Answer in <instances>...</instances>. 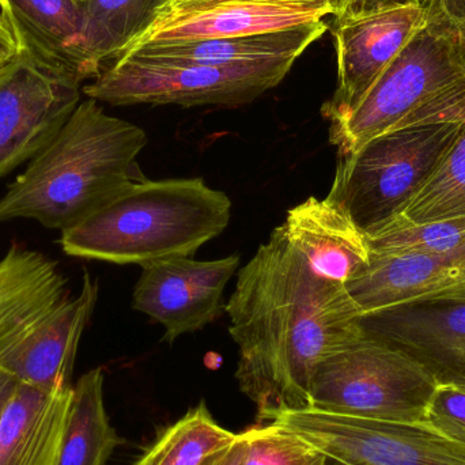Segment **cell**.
I'll return each mask as SVG.
<instances>
[{
  "mask_svg": "<svg viewBox=\"0 0 465 465\" xmlns=\"http://www.w3.org/2000/svg\"><path fill=\"white\" fill-rule=\"evenodd\" d=\"M225 311L238 346L235 380L257 426L312 409V384L331 355L365 335L346 286L320 276L281 226L238 272Z\"/></svg>",
  "mask_w": 465,
  "mask_h": 465,
  "instance_id": "6da1fadb",
  "label": "cell"
},
{
  "mask_svg": "<svg viewBox=\"0 0 465 465\" xmlns=\"http://www.w3.org/2000/svg\"><path fill=\"white\" fill-rule=\"evenodd\" d=\"M138 125L109 116L98 101L79 103L54 138L0 199V223L16 218L67 231L143 174Z\"/></svg>",
  "mask_w": 465,
  "mask_h": 465,
  "instance_id": "7a4b0ae2",
  "label": "cell"
},
{
  "mask_svg": "<svg viewBox=\"0 0 465 465\" xmlns=\"http://www.w3.org/2000/svg\"><path fill=\"white\" fill-rule=\"evenodd\" d=\"M232 201L203 179L141 177L62 232L70 256L144 267L191 256L228 228Z\"/></svg>",
  "mask_w": 465,
  "mask_h": 465,
  "instance_id": "3957f363",
  "label": "cell"
},
{
  "mask_svg": "<svg viewBox=\"0 0 465 465\" xmlns=\"http://www.w3.org/2000/svg\"><path fill=\"white\" fill-rule=\"evenodd\" d=\"M465 94L452 117L401 125L339 158L327 199L366 235L396 220L430 182L460 134Z\"/></svg>",
  "mask_w": 465,
  "mask_h": 465,
  "instance_id": "277c9868",
  "label": "cell"
},
{
  "mask_svg": "<svg viewBox=\"0 0 465 465\" xmlns=\"http://www.w3.org/2000/svg\"><path fill=\"white\" fill-rule=\"evenodd\" d=\"M439 381L403 350L363 335L319 366L312 384V409L385 422L425 423Z\"/></svg>",
  "mask_w": 465,
  "mask_h": 465,
  "instance_id": "5b68a950",
  "label": "cell"
},
{
  "mask_svg": "<svg viewBox=\"0 0 465 465\" xmlns=\"http://www.w3.org/2000/svg\"><path fill=\"white\" fill-rule=\"evenodd\" d=\"M298 57L286 56L242 64L190 65L153 62L123 54L84 87L98 103L111 105H245L278 86Z\"/></svg>",
  "mask_w": 465,
  "mask_h": 465,
  "instance_id": "8992f818",
  "label": "cell"
},
{
  "mask_svg": "<svg viewBox=\"0 0 465 465\" xmlns=\"http://www.w3.org/2000/svg\"><path fill=\"white\" fill-rule=\"evenodd\" d=\"M464 70L441 25L429 19L391 63L357 108L330 124V141L339 158L398 128L410 114L463 78Z\"/></svg>",
  "mask_w": 465,
  "mask_h": 465,
  "instance_id": "52a82bcc",
  "label": "cell"
},
{
  "mask_svg": "<svg viewBox=\"0 0 465 465\" xmlns=\"http://www.w3.org/2000/svg\"><path fill=\"white\" fill-rule=\"evenodd\" d=\"M270 423L341 465H465V447L425 423L385 422L322 410L282 412Z\"/></svg>",
  "mask_w": 465,
  "mask_h": 465,
  "instance_id": "ba28073f",
  "label": "cell"
},
{
  "mask_svg": "<svg viewBox=\"0 0 465 465\" xmlns=\"http://www.w3.org/2000/svg\"><path fill=\"white\" fill-rule=\"evenodd\" d=\"M79 86L21 49L0 67V179L54 138L81 103Z\"/></svg>",
  "mask_w": 465,
  "mask_h": 465,
  "instance_id": "9c48e42d",
  "label": "cell"
},
{
  "mask_svg": "<svg viewBox=\"0 0 465 465\" xmlns=\"http://www.w3.org/2000/svg\"><path fill=\"white\" fill-rule=\"evenodd\" d=\"M428 25V8L415 3L335 18L332 33L338 86L322 106L324 119L333 124L349 116L391 63Z\"/></svg>",
  "mask_w": 465,
  "mask_h": 465,
  "instance_id": "30bf717a",
  "label": "cell"
},
{
  "mask_svg": "<svg viewBox=\"0 0 465 465\" xmlns=\"http://www.w3.org/2000/svg\"><path fill=\"white\" fill-rule=\"evenodd\" d=\"M330 15L335 16L331 0H166L131 48L155 41L262 35Z\"/></svg>",
  "mask_w": 465,
  "mask_h": 465,
  "instance_id": "8fae6325",
  "label": "cell"
},
{
  "mask_svg": "<svg viewBox=\"0 0 465 465\" xmlns=\"http://www.w3.org/2000/svg\"><path fill=\"white\" fill-rule=\"evenodd\" d=\"M240 260L238 254L207 262L182 256L144 265L134 309L163 324L168 343L203 330L220 316L223 292Z\"/></svg>",
  "mask_w": 465,
  "mask_h": 465,
  "instance_id": "7c38bea8",
  "label": "cell"
},
{
  "mask_svg": "<svg viewBox=\"0 0 465 465\" xmlns=\"http://www.w3.org/2000/svg\"><path fill=\"white\" fill-rule=\"evenodd\" d=\"M365 335L403 350L439 380L465 376V295L423 298L361 317Z\"/></svg>",
  "mask_w": 465,
  "mask_h": 465,
  "instance_id": "4fadbf2b",
  "label": "cell"
},
{
  "mask_svg": "<svg viewBox=\"0 0 465 465\" xmlns=\"http://www.w3.org/2000/svg\"><path fill=\"white\" fill-rule=\"evenodd\" d=\"M361 313L423 298L465 294V241L440 253L376 254L346 284Z\"/></svg>",
  "mask_w": 465,
  "mask_h": 465,
  "instance_id": "5bb4252c",
  "label": "cell"
},
{
  "mask_svg": "<svg viewBox=\"0 0 465 465\" xmlns=\"http://www.w3.org/2000/svg\"><path fill=\"white\" fill-rule=\"evenodd\" d=\"M98 298V284L84 273L78 297L67 298L38 324L2 368L19 381L43 390L74 387L76 351Z\"/></svg>",
  "mask_w": 465,
  "mask_h": 465,
  "instance_id": "9a60e30c",
  "label": "cell"
},
{
  "mask_svg": "<svg viewBox=\"0 0 465 465\" xmlns=\"http://www.w3.org/2000/svg\"><path fill=\"white\" fill-rule=\"evenodd\" d=\"M281 228L290 243L327 281L346 286L371 260L365 232L327 198L311 196L292 207Z\"/></svg>",
  "mask_w": 465,
  "mask_h": 465,
  "instance_id": "2e32d148",
  "label": "cell"
},
{
  "mask_svg": "<svg viewBox=\"0 0 465 465\" xmlns=\"http://www.w3.org/2000/svg\"><path fill=\"white\" fill-rule=\"evenodd\" d=\"M67 298L65 279L54 262L37 252L11 246L0 260V368Z\"/></svg>",
  "mask_w": 465,
  "mask_h": 465,
  "instance_id": "e0dca14e",
  "label": "cell"
},
{
  "mask_svg": "<svg viewBox=\"0 0 465 465\" xmlns=\"http://www.w3.org/2000/svg\"><path fill=\"white\" fill-rule=\"evenodd\" d=\"M73 388L43 390L16 379L0 420V465H56Z\"/></svg>",
  "mask_w": 465,
  "mask_h": 465,
  "instance_id": "ac0fdd59",
  "label": "cell"
},
{
  "mask_svg": "<svg viewBox=\"0 0 465 465\" xmlns=\"http://www.w3.org/2000/svg\"><path fill=\"white\" fill-rule=\"evenodd\" d=\"M327 30V22L320 21L292 29L245 37L144 43L134 46L124 54H134L169 64L223 67L275 57H300Z\"/></svg>",
  "mask_w": 465,
  "mask_h": 465,
  "instance_id": "d6986e66",
  "label": "cell"
},
{
  "mask_svg": "<svg viewBox=\"0 0 465 465\" xmlns=\"http://www.w3.org/2000/svg\"><path fill=\"white\" fill-rule=\"evenodd\" d=\"M19 49L40 67L81 84L70 48L84 21V0H0Z\"/></svg>",
  "mask_w": 465,
  "mask_h": 465,
  "instance_id": "ffe728a7",
  "label": "cell"
},
{
  "mask_svg": "<svg viewBox=\"0 0 465 465\" xmlns=\"http://www.w3.org/2000/svg\"><path fill=\"white\" fill-rule=\"evenodd\" d=\"M166 0H84V21L70 48L82 82L95 79L149 29Z\"/></svg>",
  "mask_w": 465,
  "mask_h": 465,
  "instance_id": "44dd1931",
  "label": "cell"
},
{
  "mask_svg": "<svg viewBox=\"0 0 465 465\" xmlns=\"http://www.w3.org/2000/svg\"><path fill=\"white\" fill-rule=\"evenodd\" d=\"M120 442L104 403L103 369H93L74 385L56 465H106Z\"/></svg>",
  "mask_w": 465,
  "mask_h": 465,
  "instance_id": "7402d4cb",
  "label": "cell"
},
{
  "mask_svg": "<svg viewBox=\"0 0 465 465\" xmlns=\"http://www.w3.org/2000/svg\"><path fill=\"white\" fill-rule=\"evenodd\" d=\"M238 434L223 428L202 401L169 426L134 465H204L231 447Z\"/></svg>",
  "mask_w": 465,
  "mask_h": 465,
  "instance_id": "603a6c76",
  "label": "cell"
},
{
  "mask_svg": "<svg viewBox=\"0 0 465 465\" xmlns=\"http://www.w3.org/2000/svg\"><path fill=\"white\" fill-rule=\"evenodd\" d=\"M455 218H465V114L458 139L430 182L393 223L379 232Z\"/></svg>",
  "mask_w": 465,
  "mask_h": 465,
  "instance_id": "cb8c5ba5",
  "label": "cell"
},
{
  "mask_svg": "<svg viewBox=\"0 0 465 465\" xmlns=\"http://www.w3.org/2000/svg\"><path fill=\"white\" fill-rule=\"evenodd\" d=\"M246 453L241 465H327V456L286 429L260 425L243 431Z\"/></svg>",
  "mask_w": 465,
  "mask_h": 465,
  "instance_id": "d4e9b609",
  "label": "cell"
},
{
  "mask_svg": "<svg viewBox=\"0 0 465 465\" xmlns=\"http://www.w3.org/2000/svg\"><path fill=\"white\" fill-rule=\"evenodd\" d=\"M425 425L465 447V376L440 380L426 410Z\"/></svg>",
  "mask_w": 465,
  "mask_h": 465,
  "instance_id": "484cf974",
  "label": "cell"
},
{
  "mask_svg": "<svg viewBox=\"0 0 465 465\" xmlns=\"http://www.w3.org/2000/svg\"><path fill=\"white\" fill-rule=\"evenodd\" d=\"M430 21L439 22L442 29L447 33L450 44H452L453 51L456 57L460 62L465 73V18L464 19H448L436 18V16H429Z\"/></svg>",
  "mask_w": 465,
  "mask_h": 465,
  "instance_id": "4316f807",
  "label": "cell"
},
{
  "mask_svg": "<svg viewBox=\"0 0 465 465\" xmlns=\"http://www.w3.org/2000/svg\"><path fill=\"white\" fill-rule=\"evenodd\" d=\"M19 44L11 26L10 19L0 5V67L7 64L18 54Z\"/></svg>",
  "mask_w": 465,
  "mask_h": 465,
  "instance_id": "83f0119b",
  "label": "cell"
},
{
  "mask_svg": "<svg viewBox=\"0 0 465 465\" xmlns=\"http://www.w3.org/2000/svg\"><path fill=\"white\" fill-rule=\"evenodd\" d=\"M246 453V439L243 433L238 434V439L226 448L223 452L218 453L214 458L210 459L204 465H241Z\"/></svg>",
  "mask_w": 465,
  "mask_h": 465,
  "instance_id": "f1b7e54d",
  "label": "cell"
},
{
  "mask_svg": "<svg viewBox=\"0 0 465 465\" xmlns=\"http://www.w3.org/2000/svg\"><path fill=\"white\" fill-rule=\"evenodd\" d=\"M15 384V377L5 369L0 368V420H2L3 411H5V404H7L8 398L13 393Z\"/></svg>",
  "mask_w": 465,
  "mask_h": 465,
  "instance_id": "f546056e",
  "label": "cell"
},
{
  "mask_svg": "<svg viewBox=\"0 0 465 465\" xmlns=\"http://www.w3.org/2000/svg\"><path fill=\"white\" fill-rule=\"evenodd\" d=\"M426 0H363L361 13H368V11L379 10V8L392 7V5H425ZM357 15V14H355Z\"/></svg>",
  "mask_w": 465,
  "mask_h": 465,
  "instance_id": "4dcf8cb0",
  "label": "cell"
},
{
  "mask_svg": "<svg viewBox=\"0 0 465 465\" xmlns=\"http://www.w3.org/2000/svg\"><path fill=\"white\" fill-rule=\"evenodd\" d=\"M465 295V294H464Z\"/></svg>",
  "mask_w": 465,
  "mask_h": 465,
  "instance_id": "1f68e13d",
  "label": "cell"
}]
</instances>
